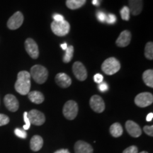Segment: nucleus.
<instances>
[{
    "instance_id": "nucleus-1",
    "label": "nucleus",
    "mask_w": 153,
    "mask_h": 153,
    "mask_svg": "<svg viewBox=\"0 0 153 153\" xmlns=\"http://www.w3.org/2000/svg\"><path fill=\"white\" fill-rule=\"evenodd\" d=\"M30 74L27 71H21L17 75V80L15 83V89L22 95H26L30 92Z\"/></svg>"
},
{
    "instance_id": "nucleus-2",
    "label": "nucleus",
    "mask_w": 153,
    "mask_h": 153,
    "mask_svg": "<svg viewBox=\"0 0 153 153\" xmlns=\"http://www.w3.org/2000/svg\"><path fill=\"white\" fill-rule=\"evenodd\" d=\"M29 73L34 81L40 85L45 83L48 76V71L47 69L40 65H36L32 67Z\"/></svg>"
},
{
    "instance_id": "nucleus-3",
    "label": "nucleus",
    "mask_w": 153,
    "mask_h": 153,
    "mask_svg": "<svg viewBox=\"0 0 153 153\" xmlns=\"http://www.w3.org/2000/svg\"><path fill=\"white\" fill-rule=\"evenodd\" d=\"M120 69V63L115 57H109L103 62L101 65V70L105 74L108 75H112L119 71Z\"/></svg>"
},
{
    "instance_id": "nucleus-4",
    "label": "nucleus",
    "mask_w": 153,
    "mask_h": 153,
    "mask_svg": "<svg viewBox=\"0 0 153 153\" xmlns=\"http://www.w3.org/2000/svg\"><path fill=\"white\" fill-rule=\"evenodd\" d=\"M62 113L64 116L68 120H74L78 114V105L74 101L70 100L65 104Z\"/></svg>"
},
{
    "instance_id": "nucleus-5",
    "label": "nucleus",
    "mask_w": 153,
    "mask_h": 153,
    "mask_svg": "<svg viewBox=\"0 0 153 153\" xmlns=\"http://www.w3.org/2000/svg\"><path fill=\"white\" fill-rule=\"evenodd\" d=\"M70 24L64 20L60 22H53L51 24V30L57 36H65L70 32Z\"/></svg>"
},
{
    "instance_id": "nucleus-6",
    "label": "nucleus",
    "mask_w": 153,
    "mask_h": 153,
    "mask_svg": "<svg viewBox=\"0 0 153 153\" xmlns=\"http://www.w3.org/2000/svg\"><path fill=\"white\" fill-rule=\"evenodd\" d=\"M153 102V96L150 92H143L137 94L135 98V104L137 106L145 108L150 106Z\"/></svg>"
},
{
    "instance_id": "nucleus-7",
    "label": "nucleus",
    "mask_w": 153,
    "mask_h": 153,
    "mask_svg": "<svg viewBox=\"0 0 153 153\" xmlns=\"http://www.w3.org/2000/svg\"><path fill=\"white\" fill-rule=\"evenodd\" d=\"M27 116L30 124H33L35 126H41L45 121V115L38 110H30L28 113Z\"/></svg>"
},
{
    "instance_id": "nucleus-8",
    "label": "nucleus",
    "mask_w": 153,
    "mask_h": 153,
    "mask_svg": "<svg viewBox=\"0 0 153 153\" xmlns=\"http://www.w3.org/2000/svg\"><path fill=\"white\" fill-rule=\"evenodd\" d=\"M24 22V15L20 11H16L7 22V27L11 30H16L22 26Z\"/></svg>"
},
{
    "instance_id": "nucleus-9",
    "label": "nucleus",
    "mask_w": 153,
    "mask_h": 153,
    "mask_svg": "<svg viewBox=\"0 0 153 153\" xmlns=\"http://www.w3.org/2000/svg\"><path fill=\"white\" fill-rule=\"evenodd\" d=\"M25 48L29 56L33 59H37L39 56V50L36 41L32 38H27L25 41Z\"/></svg>"
},
{
    "instance_id": "nucleus-10",
    "label": "nucleus",
    "mask_w": 153,
    "mask_h": 153,
    "mask_svg": "<svg viewBox=\"0 0 153 153\" xmlns=\"http://www.w3.org/2000/svg\"><path fill=\"white\" fill-rule=\"evenodd\" d=\"M72 71L74 75L79 81H85L87 77V69L80 62H75L72 65Z\"/></svg>"
},
{
    "instance_id": "nucleus-11",
    "label": "nucleus",
    "mask_w": 153,
    "mask_h": 153,
    "mask_svg": "<svg viewBox=\"0 0 153 153\" xmlns=\"http://www.w3.org/2000/svg\"><path fill=\"white\" fill-rule=\"evenodd\" d=\"M89 104L94 111L102 113L105 109V103L103 99L99 95H94L91 97Z\"/></svg>"
},
{
    "instance_id": "nucleus-12",
    "label": "nucleus",
    "mask_w": 153,
    "mask_h": 153,
    "mask_svg": "<svg viewBox=\"0 0 153 153\" xmlns=\"http://www.w3.org/2000/svg\"><path fill=\"white\" fill-rule=\"evenodd\" d=\"M126 128L131 136L133 137H138L142 134V130L138 124L133 120H128L126 123Z\"/></svg>"
},
{
    "instance_id": "nucleus-13",
    "label": "nucleus",
    "mask_w": 153,
    "mask_h": 153,
    "mask_svg": "<svg viewBox=\"0 0 153 153\" xmlns=\"http://www.w3.org/2000/svg\"><path fill=\"white\" fill-rule=\"evenodd\" d=\"M4 102L7 109L11 112H15L19 109V104L16 97L12 94H7L4 99Z\"/></svg>"
},
{
    "instance_id": "nucleus-14",
    "label": "nucleus",
    "mask_w": 153,
    "mask_h": 153,
    "mask_svg": "<svg viewBox=\"0 0 153 153\" xmlns=\"http://www.w3.org/2000/svg\"><path fill=\"white\" fill-rule=\"evenodd\" d=\"M131 33L129 30H123L120 33L117 40H116V45L120 48L128 46L131 41Z\"/></svg>"
},
{
    "instance_id": "nucleus-15",
    "label": "nucleus",
    "mask_w": 153,
    "mask_h": 153,
    "mask_svg": "<svg viewBox=\"0 0 153 153\" xmlns=\"http://www.w3.org/2000/svg\"><path fill=\"white\" fill-rule=\"evenodd\" d=\"M55 82L61 88H68L71 85L72 79L65 73H58L55 76Z\"/></svg>"
},
{
    "instance_id": "nucleus-16",
    "label": "nucleus",
    "mask_w": 153,
    "mask_h": 153,
    "mask_svg": "<svg viewBox=\"0 0 153 153\" xmlns=\"http://www.w3.org/2000/svg\"><path fill=\"white\" fill-rule=\"evenodd\" d=\"M74 152L75 153H93L94 150L89 143L79 140L74 145Z\"/></svg>"
},
{
    "instance_id": "nucleus-17",
    "label": "nucleus",
    "mask_w": 153,
    "mask_h": 153,
    "mask_svg": "<svg viewBox=\"0 0 153 153\" xmlns=\"http://www.w3.org/2000/svg\"><path fill=\"white\" fill-rule=\"evenodd\" d=\"M130 12L134 16L140 14L143 8V0H128Z\"/></svg>"
},
{
    "instance_id": "nucleus-18",
    "label": "nucleus",
    "mask_w": 153,
    "mask_h": 153,
    "mask_svg": "<svg viewBox=\"0 0 153 153\" xmlns=\"http://www.w3.org/2000/svg\"><path fill=\"white\" fill-rule=\"evenodd\" d=\"M43 145V140L40 135H34V136L30 139V150L37 152L39 151L42 148Z\"/></svg>"
},
{
    "instance_id": "nucleus-19",
    "label": "nucleus",
    "mask_w": 153,
    "mask_h": 153,
    "mask_svg": "<svg viewBox=\"0 0 153 153\" xmlns=\"http://www.w3.org/2000/svg\"><path fill=\"white\" fill-rule=\"evenodd\" d=\"M28 97L29 100L31 102L36 104H40L44 101V96L43 94L38 91H30L28 94Z\"/></svg>"
},
{
    "instance_id": "nucleus-20",
    "label": "nucleus",
    "mask_w": 153,
    "mask_h": 153,
    "mask_svg": "<svg viewBox=\"0 0 153 153\" xmlns=\"http://www.w3.org/2000/svg\"><path fill=\"white\" fill-rule=\"evenodd\" d=\"M123 128L119 123H114L110 127V133L113 137H118L123 134Z\"/></svg>"
},
{
    "instance_id": "nucleus-21",
    "label": "nucleus",
    "mask_w": 153,
    "mask_h": 153,
    "mask_svg": "<svg viewBox=\"0 0 153 153\" xmlns=\"http://www.w3.org/2000/svg\"><path fill=\"white\" fill-rule=\"evenodd\" d=\"M87 0H67L66 5L69 9H79L82 6L85 5Z\"/></svg>"
},
{
    "instance_id": "nucleus-22",
    "label": "nucleus",
    "mask_w": 153,
    "mask_h": 153,
    "mask_svg": "<svg viewBox=\"0 0 153 153\" xmlns=\"http://www.w3.org/2000/svg\"><path fill=\"white\" fill-rule=\"evenodd\" d=\"M143 79L145 84L151 88L153 87V70H148L143 74Z\"/></svg>"
},
{
    "instance_id": "nucleus-23",
    "label": "nucleus",
    "mask_w": 153,
    "mask_h": 153,
    "mask_svg": "<svg viewBox=\"0 0 153 153\" xmlns=\"http://www.w3.org/2000/svg\"><path fill=\"white\" fill-rule=\"evenodd\" d=\"M74 54V47L70 45L65 50V53L63 56V62L65 63H68L72 60Z\"/></svg>"
},
{
    "instance_id": "nucleus-24",
    "label": "nucleus",
    "mask_w": 153,
    "mask_h": 153,
    "mask_svg": "<svg viewBox=\"0 0 153 153\" xmlns=\"http://www.w3.org/2000/svg\"><path fill=\"white\" fill-rule=\"evenodd\" d=\"M145 56L148 60H152L153 59V43L148 42L145 48Z\"/></svg>"
},
{
    "instance_id": "nucleus-25",
    "label": "nucleus",
    "mask_w": 153,
    "mask_h": 153,
    "mask_svg": "<svg viewBox=\"0 0 153 153\" xmlns=\"http://www.w3.org/2000/svg\"><path fill=\"white\" fill-rule=\"evenodd\" d=\"M120 16L124 21H128L130 19V9L128 7H123L120 9Z\"/></svg>"
},
{
    "instance_id": "nucleus-26",
    "label": "nucleus",
    "mask_w": 153,
    "mask_h": 153,
    "mask_svg": "<svg viewBox=\"0 0 153 153\" xmlns=\"http://www.w3.org/2000/svg\"><path fill=\"white\" fill-rule=\"evenodd\" d=\"M14 133L17 137H20V138L25 139L27 137V133L24 130L20 128H16L14 130Z\"/></svg>"
},
{
    "instance_id": "nucleus-27",
    "label": "nucleus",
    "mask_w": 153,
    "mask_h": 153,
    "mask_svg": "<svg viewBox=\"0 0 153 153\" xmlns=\"http://www.w3.org/2000/svg\"><path fill=\"white\" fill-rule=\"evenodd\" d=\"M9 123V118L4 114H0V126H5Z\"/></svg>"
},
{
    "instance_id": "nucleus-28",
    "label": "nucleus",
    "mask_w": 153,
    "mask_h": 153,
    "mask_svg": "<svg viewBox=\"0 0 153 153\" xmlns=\"http://www.w3.org/2000/svg\"><path fill=\"white\" fill-rule=\"evenodd\" d=\"M27 114H28V112H24V121H25V125L24 126V127H23V128H24V131H26V130L29 129V128L30 126V123L29 120H28Z\"/></svg>"
},
{
    "instance_id": "nucleus-29",
    "label": "nucleus",
    "mask_w": 153,
    "mask_h": 153,
    "mask_svg": "<svg viewBox=\"0 0 153 153\" xmlns=\"http://www.w3.org/2000/svg\"><path fill=\"white\" fill-rule=\"evenodd\" d=\"M116 20H117V18H116V16H115L114 14H108V16H106V22L108 23V24H114V23H116Z\"/></svg>"
},
{
    "instance_id": "nucleus-30",
    "label": "nucleus",
    "mask_w": 153,
    "mask_h": 153,
    "mask_svg": "<svg viewBox=\"0 0 153 153\" xmlns=\"http://www.w3.org/2000/svg\"><path fill=\"white\" fill-rule=\"evenodd\" d=\"M123 153H138V150L137 148L135 145H132V146L128 147L123 151Z\"/></svg>"
},
{
    "instance_id": "nucleus-31",
    "label": "nucleus",
    "mask_w": 153,
    "mask_h": 153,
    "mask_svg": "<svg viewBox=\"0 0 153 153\" xmlns=\"http://www.w3.org/2000/svg\"><path fill=\"white\" fill-rule=\"evenodd\" d=\"M143 130L147 135H150L151 137L153 136V126H145L143 128Z\"/></svg>"
},
{
    "instance_id": "nucleus-32",
    "label": "nucleus",
    "mask_w": 153,
    "mask_h": 153,
    "mask_svg": "<svg viewBox=\"0 0 153 153\" xmlns=\"http://www.w3.org/2000/svg\"><path fill=\"white\" fill-rule=\"evenodd\" d=\"M97 19L101 22H105L106 19V14L103 11H99V12H97Z\"/></svg>"
},
{
    "instance_id": "nucleus-33",
    "label": "nucleus",
    "mask_w": 153,
    "mask_h": 153,
    "mask_svg": "<svg viewBox=\"0 0 153 153\" xmlns=\"http://www.w3.org/2000/svg\"><path fill=\"white\" fill-rule=\"evenodd\" d=\"M99 89L101 92H105L108 89V86L106 82H101L99 85Z\"/></svg>"
},
{
    "instance_id": "nucleus-34",
    "label": "nucleus",
    "mask_w": 153,
    "mask_h": 153,
    "mask_svg": "<svg viewBox=\"0 0 153 153\" xmlns=\"http://www.w3.org/2000/svg\"><path fill=\"white\" fill-rule=\"evenodd\" d=\"M103 79H104V76H103L102 74H96L94 76V80L96 83L100 84L103 82Z\"/></svg>"
},
{
    "instance_id": "nucleus-35",
    "label": "nucleus",
    "mask_w": 153,
    "mask_h": 153,
    "mask_svg": "<svg viewBox=\"0 0 153 153\" xmlns=\"http://www.w3.org/2000/svg\"><path fill=\"white\" fill-rule=\"evenodd\" d=\"M53 18L54 19V22H60L65 20L64 17H63L62 15L58 14H55L53 15Z\"/></svg>"
},
{
    "instance_id": "nucleus-36",
    "label": "nucleus",
    "mask_w": 153,
    "mask_h": 153,
    "mask_svg": "<svg viewBox=\"0 0 153 153\" xmlns=\"http://www.w3.org/2000/svg\"><path fill=\"white\" fill-rule=\"evenodd\" d=\"M54 153H70L68 149H61V150L55 151Z\"/></svg>"
},
{
    "instance_id": "nucleus-37",
    "label": "nucleus",
    "mask_w": 153,
    "mask_h": 153,
    "mask_svg": "<svg viewBox=\"0 0 153 153\" xmlns=\"http://www.w3.org/2000/svg\"><path fill=\"white\" fill-rule=\"evenodd\" d=\"M152 118H153V114H152V113H150V114H149L148 116H147L146 120H147V121L150 122L152 120Z\"/></svg>"
},
{
    "instance_id": "nucleus-38",
    "label": "nucleus",
    "mask_w": 153,
    "mask_h": 153,
    "mask_svg": "<svg viewBox=\"0 0 153 153\" xmlns=\"http://www.w3.org/2000/svg\"><path fill=\"white\" fill-rule=\"evenodd\" d=\"M101 0H92V4L94 6H97V7H99L100 5Z\"/></svg>"
},
{
    "instance_id": "nucleus-39",
    "label": "nucleus",
    "mask_w": 153,
    "mask_h": 153,
    "mask_svg": "<svg viewBox=\"0 0 153 153\" xmlns=\"http://www.w3.org/2000/svg\"><path fill=\"white\" fill-rule=\"evenodd\" d=\"M60 46H61V48H62V49L64 50V51H65V50L67 49V48H68V45H67V43H66L62 44V45H61Z\"/></svg>"
},
{
    "instance_id": "nucleus-40",
    "label": "nucleus",
    "mask_w": 153,
    "mask_h": 153,
    "mask_svg": "<svg viewBox=\"0 0 153 153\" xmlns=\"http://www.w3.org/2000/svg\"><path fill=\"white\" fill-rule=\"evenodd\" d=\"M139 153H148V152H146V151H143V152H139Z\"/></svg>"
}]
</instances>
